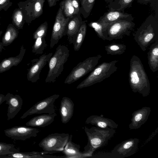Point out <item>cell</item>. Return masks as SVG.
Listing matches in <instances>:
<instances>
[{
  "label": "cell",
  "mask_w": 158,
  "mask_h": 158,
  "mask_svg": "<svg viewBox=\"0 0 158 158\" xmlns=\"http://www.w3.org/2000/svg\"><path fill=\"white\" fill-rule=\"evenodd\" d=\"M129 82L133 92H138L143 97L150 92V85L143 65L139 58L133 55L130 61Z\"/></svg>",
  "instance_id": "6da1fadb"
},
{
  "label": "cell",
  "mask_w": 158,
  "mask_h": 158,
  "mask_svg": "<svg viewBox=\"0 0 158 158\" xmlns=\"http://www.w3.org/2000/svg\"><path fill=\"white\" fill-rule=\"evenodd\" d=\"M134 39L143 51L158 40V20L149 15L133 35Z\"/></svg>",
  "instance_id": "7a4b0ae2"
},
{
  "label": "cell",
  "mask_w": 158,
  "mask_h": 158,
  "mask_svg": "<svg viewBox=\"0 0 158 158\" xmlns=\"http://www.w3.org/2000/svg\"><path fill=\"white\" fill-rule=\"evenodd\" d=\"M69 50L68 47L59 45L48 61L49 70L45 80L46 83H54L63 70L64 64L68 60Z\"/></svg>",
  "instance_id": "3957f363"
},
{
  "label": "cell",
  "mask_w": 158,
  "mask_h": 158,
  "mask_svg": "<svg viewBox=\"0 0 158 158\" xmlns=\"http://www.w3.org/2000/svg\"><path fill=\"white\" fill-rule=\"evenodd\" d=\"M84 130L88 139L84 151L89 150L93 152L96 149L105 145L115 132L114 129L95 127L90 128L85 127Z\"/></svg>",
  "instance_id": "277c9868"
},
{
  "label": "cell",
  "mask_w": 158,
  "mask_h": 158,
  "mask_svg": "<svg viewBox=\"0 0 158 158\" xmlns=\"http://www.w3.org/2000/svg\"><path fill=\"white\" fill-rule=\"evenodd\" d=\"M118 62V60H115L109 62H103L95 67L76 88L81 89L90 86L108 78L117 71L118 67L116 64Z\"/></svg>",
  "instance_id": "5b68a950"
},
{
  "label": "cell",
  "mask_w": 158,
  "mask_h": 158,
  "mask_svg": "<svg viewBox=\"0 0 158 158\" xmlns=\"http://www.w3.org/2000/svg\"><path fill=\"white\" fill-rule=\"evenodd\" d=\"M69 137L68 133H52L43 138L38 145L46 154L62 152Z\"/></svg>",
  "instance_id": "8992f818"
},
{
  "label": "cell",
  "mask_w": 158,
  "mask_h": 158,
  "mask_svg": "<svg viewBox=\"0 0 158 158\" xmlns=\"http://www.w3.org/2000/svg\"><path fill=\"white\" fill-rule=\"evenodd\" d=\"M102 56L98 55L86 58L73 69L66 78L64 83L71 84L91 72L98 63Z\"/></svg>",
  "instance_id": "52a82bcc"
},
{
  "label": "cell",
  "mask_w": 158,
  "mask_h": 158,
  "mask_svg": "<svg viewBox=\"0 0 158 158\" xmlns=\"http://www.w3.org/2000/svg\"><path fill=\"white\" fill-rule=\"evenodd\" d=\"M45 0H27L17 3L22 11L25 23L29 25L32 21L43 14Z\"/></svg>",
  "instance_id": "ba28073f"
},
{
  "label": "cell",
  "mask_w": 158,
  "mask_h": 158,
  "mask_svg": "<svg viewBox=\"0 0 158 158\" xmlns=\"http://www.w3.org/2000/svg\"><path fill=\"white\" fill-rule=\"evenodd\" d=\"M135 26L131 20H119L109 24L106 30L107 40L122 39L125 35L129 36Z\"/></svg>",
  "instance_id": "9c48e42d"
},
{
  "label": "cell",
  "mask_w": 158,
  "mask_h": 158,
  "mask_svg": "<svg viewBox=\"0 0 158 158\" xmlns=\"http://www.w3.org/2000/svg\"><path fill=\"white\" fill-rule=\"evenodd\" d=\"M69 19V18L65 17L62 7L60 5L52 27L50 40L51 49L58 43L60 39L66 35L67 25Z\"/></svg>",
  "instance_id": "30bf717a"
},
{
  "label": "cell",
  "mask_w": 158,
  "mask_h": 158,
  "mask_svg": "<svg viewBox=\"0 0 158 158\" xmlns=\"http://www.w3.org/2000/svg\"><path fill=\"white\" fill-rule=\"evenodd\" d=\"M139 142L138 138H130L117 145L108 154V157L123 158L131 156L136 152Z\"/></svg>",
  "instance_id": "8fae6325"
},
{
  "label": "cell",
  "mask_w": 158,
  "mask_h": 158,
  "mask_svg": "<svg viewBox=\"0 0 158 158\" xmlns=\"http://www.w3.org/2000/svg\"><path fill=\"white\" fill-rule=\"evenodd\" d=\"M59 96V94H54L38 102L24 113L20 119H23L29 115L35 114H54L55 113L54 103Z\"/></svg>",
  "instance_id": "7c38bea8"
},
{
  "label": "cell",
  "mask_w": 158,
  "mask_h": 158,
  "mask_svg": "<svg viewBox=\"0 0 158 158\" xmlns=\"http://www.w3.org/2000/svg\"><path fill=\"white\" fill-rule=\"evenodd\" d=\"M40 130L31 127L16 126L4 130L5 135L14 140L25 141L31 137H35Z\"/></svg>",
  "instance_id": "4fadbf2b"
},
{
  "label": "cell",
  "mask_w": 158,
  "mask_h": 158,
  "mask_svg": "<svg viewBox=\"0 0 158 158\" xmlns=\"http://www.w3.org/2000/svg\"><path fill=\"white\" fill-rule=\"evenodd\" d=\"M52 53L44 54L33 60L35 62L28 69L27 74L28 81L32 83L36 82L40 78V73L52 55Z\"/></svg>",
  "instance_id": "5bb4252c"
},
{
  "label": "cell",
  "mask_w": 158,
  "mask_h": 158,
  "mask_svg": "<svg viewBox=\"0 0 158 158\" xmlns=\"http://www.w3.org/2000/svg\"><path fill=\"white\" fill-rule=\"evenodd\" d=\"M134 19L131 14L117 10H108L98 20L106 27L113 22L119 20H130L133 21Z\"/></svg>",
  "instance_id": "9a60e30c"
},
{
  "label": "cell",
  "mask_w": 158,
  "mask_h": 158,
  "mask_svg": "<svg viewBox=\"0 0 158 158\" xmlns=\"http://www.w3.org/2000/svg\"><path fill=\"white\" fill-rule=\"evenodd\" d=\"M6 104L8 105L7 120L14 118L20 111L23 104V99L19 95H13L8 93L5 96Z\"/></svg>",
  "instance_id": "2e32d148"
},
{
  "label": "cell",
  "mask_w": 158,
  "mask_h": 158,
  "mask_svg": "<svg viewBox=\"0 0 158 158\" xmlns=\"http://www.w3.org/2000/svg\"><path fill=\"white\" fill-rule=\"evenodd\" d=\"M151 112V108L147 106L135 111L132 114L131 122L129 125V129H136L140 128L146 122Z\"/></svg>",
  "instance_id": "e0dca14e"
},
{
  "label": "cell",
  "mask_w": 158,
  "mask_h": 158,
  "mask_svg": "<svg viewBox=\"0 0 158 158\" xmlns=\"http://www.w3.org/2000/svg\"><path fill=\"white\" fill-rule=\"evenodd\" d=\"M83 21L80 12L69 18L66 27V35L69 44H73Z\"/></svg>",
  "instance_id": "ac0fdd59"
},
{
  "label": "cell",
  "mask_w": 158,
  "mask_h": 158,
  "mask_svg": "<svg viewBox=\"0 0 158 158\" xmlns=\"http://www.w3.org/2000/svg\"><path fill=\"white\" fill-rule=\"evenodd\" d=\"M59 108L61 121L66 124L72 117L74 112V104L71 98L67 97L62 98Z\"/></svg>",
  "instance_id": "d6986e66"
},
{
  "label": "cell",
  "mask_w": 158,
  "mask_h": 158,
  "mask_svg": "<svg viewBox=\"0 0 158 158\" xmlns=\"http://www.w3.org/2000/svg\"><path fill=\"white\" fill-rule=\"evenodd\" d=\"M72 135H71L69 140L62 152L66 158H83L88 157L84 151H80V146L72 141Z\"/></svg>",
  "instance_id": "ffe728a7"
},
{
  "label": "cell",
  "mask_w": 158,
  "mask_h": 158,
  "mask_svg": "<svg viewBox=\"0 0 158 158\" xmlns=\"http://www.w3.org/2000/svg\"><path fill=\"white\" fill-rule=\"evenodd\" d=\"M87 124L95 125L96 127L103 128H117L118 125L112 120L103 116L92 115L88 117L85 121Z\"/></svg>",
  "instance_id": "44dd1931"
},
{
  "label": "cell",
  "mask_w": 158,
  "mask_h": 158,
  "mask_svg": "<svg viewBox=\"0 0 158 158\" xmlns=\"http://www.w3.org/2000/svg\"><path fill=\"white\" fill-rule=\"evenodd\" d=\"M26 52V48L22 45L20 48V52L17 56L6 58L0 63V73L10 69L14 66L19 64L23 59Z\"/></svg>",
  "instance_id": "7402d4cb"
},
{
  "label": "cell",
  "mask_w": 158,
  "mask_h": 158,
  "mask_svg": "<svg viewBox=\"0 0 158 158\" xmlns=\"http://www.w3.org/2000/svg\"><path fill=\"white\" fill-rule=\"evenodd\" d=\"M57 116L56 113L52 114H45L35 116L26 123L28 126L43 127L51 124Z\"/></svg>",
  "instance_id": "603a6c76"
},
{
  "label": "cell",
  "mask_w": 158,
  "mask_h": 158,
  "mask_svg": "<svg viewBox=\"0 0 158 158\" xmlns=\"http://www.w3.org/2000/svg\"><path fill=\"white\" fill-rule=\"evenodd\" d=\"M65 156H56L45 154L43 152L32 151L29 152H19L0 156V158H64Z\"/></svg>",
  "instance_id": "cb8c5ba5"
},
{
  "label": "cell",
  "mask_w": 158,
  "mask_h": 158,
  "mask_svg": "<svg viewBox=\"0 0 158 158\" xmlns=\"http://www.w3.org/2000/svg\"><path fill=\"white\" fill-rule=\"evenodd\" d=\"M147 54L150 68L155 73L158 70V40L151 45Z\"/></svg>",
  "instance_id": "d4e9b609"
},
{
  "label": "cell",
  "mask_w": 158,
  "mask_h": 158,
  "mask_svg": "<svg viewBox=\"0 0 158 158\" xmlns=\"http://www.w3.org/2000/svg\"><path fill=\"white\" fill-rule=\"evenodd\" d=\"M19 33V30L12 23L9 24L2 38L4 46L11 44L18 37Z\"/></svg>",
  "instance_id": "484cf974"
},
{
  "label": "cell",
  "mask_w": 158,
  "mask_h": 158,
  "mask_svg": "<svg viewBox=\"0 0 158 158\" xmlns=\"http://www.w3.org/2000/svg\"><path fill=\"white\" fill-rule=\"evenodd\" d=\"M135 0H113L107 5L108 10H117L124 12L125 10L132 6Z\"/></svg>",
  "instance_id": "4316f807"
},
{
  "label": "cell",
  "mask_w": 158,
  "mask_h": 158,
  "mask_svg": "<svg viewBox=\"0 0 158 158\" xmlns=\"http://www.w3.org/2000/svg\"><path fill=\"white\" fill-rule=\"evenodd\" d=\"M87 22V20L82 21L75 41L73 44L74 49L75 51L79 50L83 42L86 33Z\"/></svg>",
  "instance_id": "83f0119b"
},
{
  "label": "cell",
  "mask_w": 158,
  "mask_h": 158,
  "mask_svg": "<svg viewBox=\"0 0 158 158\" xmlns=\"http://www.w3.org/2000/svg\"><path fill=\"white\" fill-rule=\"evenodd\" d=\"M12 24L18 30L23 29L25 22L23 14L19 8L15 9L12 14Z\"/></svg>",
  "instance_id": "f1b7e54d"
},
{
  "label": "cell",
  "mask_w": 158,
  "mask_h": 158,
  "mask_svg": "<svg viewBox=\"0 0 158 158\" xmlns=\"http://www.w3.org/2000/svg\"><path fill=\"white\" fill-rule=\"evenodd\" d=\"M105 48L107 54L121 55L125 51L126 46L122 44L113 43L105 46Z\"/></svg>",
  "instance_id": "f546056e"
},
{
  "label": "cell",
  "mask_w": 158,
  "mask_h": 158,
  "mask_svg": "<svg viewBox=\"0 0 158 158\" xmlns=\"http://www.w3.org/2000/svg\"><path fill=\"white\" fill-rule=\"evenodd\" d=\"M88 25L94 30L99 38L107 40L106 29L103 24L97 20L90 22Z\"/></svg>",
  "instance_id": "4dcf8cb0"
},
{
  "label": "cell",
  "mask_w": 158,
  "mask_h": 158,
  "mask_svg": "<svg viewBox=\"0 0 158 158\" xmlns=\"http://www.w3.org/2000/svg\"><path fill=\"white\" fill-rule=\"evenodd\" d=\"M95 0H82L80 2V12L83 17L86 19L90 15Z\"/></svg>",
  "instance_id": "1f68e13d"
},
{
  "label": "cell",
  "mask_w": 158,
  "mask_h": 158,
  "mask_svg": "<svg viewBox=\"0 0 158 158\" xmlns=\"http://www.w3.org/2000/svg\"><path fill=\"white\" fill-rule=\"evenodd\" d=\"M59 5L62 7L63 13L65 17L71 18L76 15L71 0H62Z\"/></svg>",
  "instance_id": "d6a6232c"
},
{
  "label": "cell",
  "mask_w": 158,
  "mask_h": 158,
  "mask_svg": "<svg viewBox=\"0 0 158 158\" xmlns=\"http://www.w3.org/2000/svg\"><path fill=\"white\" fill-rule=\"evenodd\" d=\"M35 40L32 52L36 54H41L47 46L45 37H38Z\"/></svg>",
  "instance_id": "836d02e7"
},
{
  "label": "cell",
  "mask_w": 158,
  "mask_h": 158,
  "mask_svg": "<svg viewBox=\"0 0 158 158\" xmlns=\"http://www.w3.org/2000/svg\"><path fill=\"white\" fill-rule=\"evenodd\" d=\"M13 144L0 142V156L19 152Z\"/></svg>",
  "instance_id": "e575fe53"
},
{
  "label": "cell",
  "mask_w": 158,
  "mask_h": 158,
  "mask_svg": "<svg viewBox=\"0 0 158 158\" xmlns=\"http://www.w3.org/2000/svg\"><path fill=\"white\" fill-rule=\"evenodd\" d=\"M48 28V23L45 21L41 24L33 34V38L35 40L38 37H45Z\"/></svg>",
  "instance_id": "d590c367"
},
{
  "label": "cell",
  "mask_w": 158,
  "mask_h": 158,
  "mask_svg": "<svg viewBox=\"0 0 158 158\" xmlns=\"http://www.w3.org/2000/svg\"><path fill=\"white\" fill-rule=\"evenodd\" d=\"M10 0H0V11L3 10L7 11L12 5L13 2Z\"/></svg>",
  "instance_id": "8d00e7d4"
},
{
  "label": "cell",
  "mask_w": 158,
  "mask_h": 158,
  "mask_svg": "<svg viewBox=\"0 0 158 158\" xmlns=\"http://www.w3.org/2000/svg\"><path fill=\"white\" fill-rule=\"evenodd\" d=\"M158 0H137L138 2L142 4L147 5L150 3L152 7L156 9V7L158 8Z\"/></svg>",
  "instance_id": "74e56055"
},
{
  "label": "cell",
  "mask_w": 158,
  "mask_h": 158,
  "mask_svg": "<svg viewBox=\"0 0 158 158\" xmlns=\"http://www.w3.org/2000/svg\"><path fill=\"white\" fill-rule=\"evenodd\" d=\"M71 1L74 9L75 14L77 15L80 12L79 1V0H71Z\"/></svg>",
  "instance_id": "f35d334b"
},
{
  "label": "cell",
  "mask_w": 158,
  "mask_h": 158,
  "mask_svg": "<svg viewBox=\"0 0 158 158\" xmlns=\"http://www.w3.org/2000/svg\"><path fill=\"white\" fill-rule=\"evenodd\" d=\"M50 7L56 6L57 2L60 0H47Z\"/></svg>",
  "instance_id": "ab89813d"
},
{
  "label": "cell",
  "mask_w": 158,
  "mask_h": 158,
  "mask_svg": "<svg viewBox=\"0 0 158 158\" xmlns=\"http://www.w3.org/2000/svg\"><path fill=\"white\" fill-rule=\"evenodd\" d=\"M5 101V96L3 94H0V105Z\"/></svg>",
  "instance_id": "60d3db41"
},
{
  "label": "cell",
  "mask_w": 158,
  "mask_h": 158,
  "mask_svg": "<svg viewBox=\"0 0 158 158\" xmlns=\"http://www.w3.org/2000/svg\"><path fill=\"white\" fill-rule=\"evenodd\" d=\"M4 46L2 42H0V53L2 52V50L4 48Z\"/></svg>",
  "instance_id": "b9f144b4"
},
{
  "label": "cell",
  "mask_w": 158,
  "mask_h": 158,
  "mask_svg": "<svg viewBox=\"0 0 158 158\" xmlns=\"http://www.w3.org/2000/svg\"><path fill=\"white\" fill-rule=\"evenodd\" d=\"M107 3H110L113 0H104Z\"/></svg>",
  "instance_id": "7bdbcfd3"
},
{
  "label": "cell",
  "mask_w": 158,
  "mask_h": 158,
  "mask_svg": "<svg viewBox=\"0 0 158 158\" xmlns=\"http://www.w3.org/2000/svg\"><path fill=\"white\" fill-rule=\"evenodd\" d=\"M2 31H0V37L1 35L2 34Z\"/></svg>",
  "instance_id": "ee69618b"
},
{
  "label": "cell",
  "mask_w": 158,
  "mask_h": 158,
  "mask_svg": "<svg viewBox=\"0 0 158 158\" xmlns=\"http://www.w3.org/2000/svg\"><path fill=\"white\" fill-rule=\"evenodd\" d=\"M79 0V1L80 2H80H81V1H82V0Z\"/></svg>",
  "instance_id": "f6af8a7d"
},
{
  "label": "cell",
  "mask_w": 158,
  "mask_h": 158,
  "mask_svg": "<svg viewBox=\"0 0 158 158\" xmlns=\"http://www.w3.org/2000/svg\"><path fill=\"white\" fill-rule=\"evenodd\" d=\"M1 17L0 16V25H1V23H0V20H1Z\"/></svg>",
  "instance_id": "bcb514c9"
}]
</instances>
